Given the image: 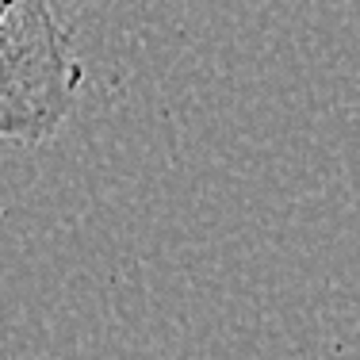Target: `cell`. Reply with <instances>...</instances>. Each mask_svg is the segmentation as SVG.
I'll return each instance as SVG.
<instances>
[{"instance_id":"cell-1","label":"cell","mask_w":360,"mask_h":360,"mask_svg":"<svg viewBox=\"0 0 360 360\" xmlns=\"http://www.w3.org/2000/svg\"><path fill=\"white\" fill-rule=\"evenodd\" d=\"M81 70L50 0H0V139L35 146L62 131Z\"/></svg>"}]
</instances>
